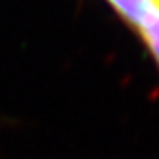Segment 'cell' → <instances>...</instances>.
I'll return each mask as SVG.
<instances>
[{
    "mask_svg": "<svg viewBox=\"0 0 159 159\" xmlns=\"http://www.w3.org/2000/svg\"><path fill=\"white\" fill-rule=\"evenodd\" d=\"M135 33L146 47L159 73V11L156 8H149L140 25L135 28Z\"/></svg>",
    "mask_w": 159,
    "mask_h": 159,
    "instance_id": "obj_1",
    "label": "cell"
},
{
    "mask_svg": "<svg viewBox=\"0 0 159 159\" xmlns=\"http://www.w3.org/2000/svg\"><path fill=\"white\" fill-rule=\"evenodd\" d=\"M149 8H156L159 11V0H149Z\"/></svg>",
    "mask_w": 159,
    "mask_h": 159,
    "instance_id": "obj_2",
    "label": "cell"
}]
</instances>
